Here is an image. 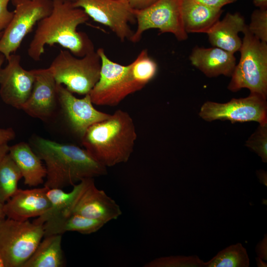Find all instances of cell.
Masks as SVG:
<instances>
[{
    "label": "cell",
    "mask_w": 267,
    "mask_h": 267,
    "mask_svg": "<svg viewBox=\"0 0 267 267\" xmlns=\"http://www.w3.org/2000/svg\"><path fill=\"white\" fill-rule=\"evenodd\" d=\"M9 146L7 143L0 144V163L5 155L8 153Z\"/></svg>",
    "instance_id": "836d02e7"
},
{
    "label": "cell",
    "mask_w": 267,
    "mask_h": 267,
    "mask_svg": "<svg viewBox=\"0 0 267 267\" xmlns=\"http://www.w3.org/2000/svg\"><path fill=\"white\" fill-rule=\"evenodd\" d=\"M5 59V58L3 54L0 53V69L1 68V65H2Z\"/></svg>",
    "instance_id": "f35d334b"
},
{
    "label": "cell",
    "mask_w": 267,
    "mask_h": 267,
    "mask_svg": "<svg viewBox=\"0 0 267 267\" xmlns=\"http://www.w3.org/2000/svg\"><path fill=\"white\" fill-rule=\"evenodd\" d=\"M49 188L18 189L4 204L5 217L19 221L39 217L50 206L46 192Z\"/></svg>",
    "instance_id": "2e32d148"
},
{
    "label": "cell",
    "mask_w": 267,
    "mask_h": 267,
    "mask_svg": "<svg viewBox=\"0 0 267 267\" xmlns=\"http://www.w3.org/2000/svg\"><path fill=\"white\" fill-rule=\"evenodd\" d=\"M182 0H158L149 7L134 10L137 28L130 41L138 42L146 31L158 29L160 34H172L179 41L186 40L185 32L181 14Z\"/></svg>",
    "instance_id": "ba28073f"
},
{
    "label": "cell",
    "mask_w": 267,
    "mask_h": 267,
    "mask_svg": "<svg viewBox=\"0 0 267 267\" xmlns=\"http://www.w3.org/2000/svg\"><path fill=\"white\" fill-rule=\"evenodd\" d=\"M8 153L20 171L25 184L37 186L44 182L45 167L27 143L20 142L9 146Z\"/></svg>",
    "instance_id": "ffe728a7"
},
{
    "label": "cell",
    "mask_w": 267,
    "mask_h": 267,
    "mask_svg": "<svg viewBox=\"0 0 267 267\" xmlns=\"http://www.w3.org/2000/svg\"><path fill=\"white\" fill-rule=\"evenodd\" d=\"M73 4L94 21L108 27L121 41L130 40L134 32L130 23L135 18L127 0H76Z\"/></svg>",
    "instance_id": "8fae6325"
},
{
    "label": "cell",
    "mask_w": 267,
    "mask_h": 267,
    "mask_svg": "<svg viewBox=\"0 0 267 267\" xmlns=\"http://www.w3.org/2000/svg\"><path fill=\"white\" fill-rule=\"evenodd\" d=\"M48 68L57 84L65 86L72 93L85 95L99 80L101 60L95 50L82 57L67 49L60 50Z\"/></svg>",
    "instance_id": "5b68a950"
},
{
    "label": "cell",
    "mask_w": 267,
    "mask_h": 267,
    "mask_svg": "<svg viewBox=\"0 0 267 267\" xmlns=\"http://www.w3.org/2000/svg\"><path fill=\"white\" fill-rule=\"evenodd\" d=\"M136 138L132 118L128 112L119 109L90 126L81 140L85 149L107 168L128 161Z\"/></svg>",
    "instance_id": "3957f363"
},
{
    "label": "cell",
    "mask_w": 267,
    "mask_h": 267,
    "mask_svg": "<svg viewBox=\"0 0 267 267\" xmlns=\"http://www.w3.org/2000/svg\"><path fill=\"white\" fill-rule=\"evenodd\" d=\"M23 267H62L65 260L62 249V235L44 236Z\"/></svg>",
    "instance_id": "7402d4cb"
},
{
    "label": "cell",
    "mask_w": 267,
    "mask_h": 267,
    "mask_svg": "<svg viewBox=\"0 0 267 267\" xmlns=\"http://www.w3.org/2000/svg\"><path fill=\"white\" fill-rule=\"evenodd\" d=\"M257 175L261 183L264 185H267V173L265 171L260 170L257 171Z\"/></svg>",
    "instance_id": "e575fe53"
},
{
    "label": "cell",
    "mask_w": 267,
    "mask_h": 267,
    "mask_svg": "<svg viewBox=\"0 0 267 267\" xmlns=\"http://www.w3.org/2000/svg\"><path fill=\"white\" fill-rule=\"evenodd\" d=\"M34 150L45 165L44 186L60 188L74 185L82 179L107 174V168L85 149L74 144H62L37 136Z\"/></svg>",
    "instance_id": "7a4b0ae2"
},
{
    "label": "cell",
    "mask_w": 267,
    "mask_h": 267,
    "mask_svg": "<svg viewBox=\"0 0 267 267\" xmlns=\"http://www.w3.org/2000/svg\"><path fill=\"white\" fill-rule=\"evenodd\" d=\"M21 57L11 54L5 67L0 69V96L6 104L18 109L29 97L34 85L33 69L26 70L20 64Z\"/></svg>",
    "instance_id": "4fadbf2b"
},
{
    "label": "cell",
    "mask_w": 267,
    "mask_h": 267,
    "mask_svg": "<svg viewBox=\"0 0 267 267\" xmlns=\"http://www.w3.org/2000/svg\"><path fill=\"white\" fill-rule=\"evenodd\" d=\"M249 31L261 41L267 43V8H258L252 13Z\"/></svg>",
    "instance_id": "83f0119b"
},
{
    "label": "cell",
    "mask_w": 267,
    "mask_h": 267,
    "mask_svg": "<svg viewBox=\"0 0 267 267\" xmlns=\"http://www.w3.org/2000/svg\"><path fill=\"white\" fill-rule=\"evenodd\" d=\"M10 0H0V32L6 28L13 15V11H10L7 8Z\"/></svg>",
    "instance_id": "f1b7e54d"
},
{
    "label": "cell",
    "mask_w": 267,
    "mask_h": 267,
    "mask_svg": "<svg viewBox=\"0 0 267 267\" xmlns=\"http://www.w3.org/2000/svg\"><path fill=\"white\" fill-rule=\"evenodd\" d=\"M0 267H5V263L3 259L0 255Z\"/></svg>",
    "instance_id": "ab89813d"
},
{
    "label": "cell",
    "mask_w": 267,
    "mask_h": 267,
    "mask_svg": "<svg viewBox=\"0 0 267 267\" xmlns=\"http://www.w3.org/2000/svg\"><path fill=\"white\" fill-rule=\"evenodd\" d=\"M158 66L144 49L125 70L100 92L90 95L93 104L115 106L129 95L143 89L156 75Z\"/></svg>",
    "instance_id": "52a82bcc"
},
{
    "label": "cell",
    "mask_w": 267,
    "mask_h": 267,
    "mask_svg": "<svg viewBox=\"0 0 267 267\" xmlns=\"http://www.w3.org/2000/svg\"><path fill=\"white\" fill-rule=\"evenodd\" d=\"M144 267H205V262L197 255H175L156 258Z\"/></svg>",
    "instance_id": "484cf974"
},
{
    "label": "cell",
    "mask_w": 267,
    "mask_h": 267,
    "mask_svg": "<svg viewBox=\"0 0 267 267\" xmlns=\"http://www.w3.org/2000/svg\"><path fill=\"white\" fill-rule=\"evenodd\" d=\"M223 12L196 0H182L181 14L183 27L188 33H207L220 20Z\"/></svg>",
    "instance_id": "d6986e66"
},
{
    "label": "cell",
    "mask_w": 267,
    "mask_h": 267,
    "mask_svg": "<svg viewBox=\"0 0 267 267\" xmlns=\"http://www.w3.org/2000/svg\"><path fill=\"white\" fill-rule=\"evenodd\" d=\"M82 184L81 181L73 185L69 192H64L60 188H48L46 194L50 203L49 209L33 222L43 224L51 218L59 214H68L79 193Z\"/></svg>",
    "instance_id": "603a6c76"
},
{
    "label": "cell",
    "mask_w": 267,
    "mask_h": 267,
    "mask_svg": "<svg viewBox=\"0 0 267 267\" xmlns=\"http://www.w3.org/2000/svg\"><path fill=\"white\" fill-rule=\"evenodd\" d=\"M130 6L134 10L147 8L158 0H127Z\"/></svg>",
    "instance_id": "1f68e13d"
},
{
    "label": "cell",
    "mask_w": 267,
    "mask_h": 267,
    "mask_svg": "<svg viewBox=\"0 0 267 267\" xmlns=\"http://www.w3.org/2000/svg\"><path fill=\"white\" fill-rule=\"evenodd\" d=\"M50 13L37 23V27L28 48V55L39 61L44 52L45 45L57 44L74 55L82 57L94 50L88 36L77 31V27L85 23L89 17L85 11L74 6L65 0H52Z\"/></svg>",
    "instance_id": "6da1fadb"
},
{
    "label": "cell",
    "mask_w": 267,
    "mask_h": 267,
    "mask_svg": "<svg viewBox=\"0 0 267 267\" xmlns=\"http://www.w3.org/2000/svg\"><path fill=\"white\" fill-rule=\"evenodd\" d=\"M253 3L259 8H267V0H253Z\"/></svg>",
    "instance_id": "d590c367"
},
{
    "label": "cell",
    "mask_w": 267,
    "mask_h": 267,
    "mask_svg": "<svg viewBox=\"0 0 267 267\" xmlns=\"http://www.w3.org/2000/svg\"><path fill=\"white\" fill-rule=\"evenodd\" d=\"M3 32V31L0 32V39L1 38V37L2 35Z\"/></svg>",
    "instance_id": "b9f144b4"
},
{
    "label": "cell",
    "mask_w": 267,
    "mask_h": 267,
    "mask_svg": "<svg viewBox=\"0 0 267 267\" xmlns=\"http://www.w3.org/2000/svg\"><path fill=\"white\" fill-rule=\"evenodd\" d=\"M4 204L0 201V220L5 218V215L4 212Z\"/></svg>",
    "instance_id": "74e56055"
},
{
    "label": "cell",
    "mask_w": 267,
    "mask_h": 267,
    "mask_svg": "<svg viewBox=\"0 0 267 267\" xmlns=\"http://www.w3.org/2000/svg\"><path fill=\"white\" fill-rule=\"evenodd\" d=\"M67 0V1H70V2H71L72 3L74 2L76 0Z\"/></svg>",
    "instance_id": "60d3db41"
},
{
    "label": "cell",
    "mask_w": 267,
    "mask_h": 267,
    "mask_svg": "<svg viewBox=\"0 0 267 267\" xmlns=\"http://www.w3.org/2000/svg\"><path fill=\"white\" fill-rule=\"evenodd\" d=\"M256 253L259 258L267 261V235L265 234L263 239L257 244L255 248Z\"/></svg>",
    "instance_id": "f546056e"
},
{
    "label": "cell",
    "mask_w": 267,
    "mask_h": 267,
    "mask_svg": "<svg viewBox=\"0 0 267 267\" xmlns=\"http://www.w3.org/2000/svg\"><path fill=\"white\" fill-rule=\"evenodd\" d=\"M33 71V89L21 109L33 118L47 120L53 116L58 102L57 84L48 67Z\"/></svg>",
    "instance_id": "9a60e30c"
},
{
    "label": "cell",
    "mask_w": 267,
    "mask_h": 267,
    "mask_svg": "<svg viewBox=\"0 0 267 267\" xmlns=\"http://www.w3.org/2000/svg\"><path fill=\"white\" fill-rule=\"evenodd\" d=\"M80 181L81 188L68 213L77 214L105 223L122 215L121 208L116 201L96 187L94 178H85Z\"/></svg>",
    "instance_id": "7c38bea8"
},
{
    "label": "cell",
    "mask_w": 267,
    "mask_h": 267,
    "mask_svg": "<svg viewBox=\"0 0 267 267\" xmlns=\"http://www.w3.org/2000/svg\"><path fill=\"white\" fill-rule=\"evenodd\" d=\"M246 146L254 151L264 163L267 162V123L260 124L246 141Z\"/></svg>",
    "instance_id": "4316f807"
},
{
    "label": "cell",
    "mask_w": 267,
    "mask_h": 267,
    "mask_svg": "<svg viewBox=\"0 0 267 267\" xmlns=\"http://www.w3.org/2000/svg\"><path fill=\"white\" fill-rule=\"evenodd\" d=\"M250 259L246 248L240 243L229 245L220 251L205 267H248Z\"/></svg>",
    "instance_id": "cb8c5ba5"
},
{
    "label": "cell",
    "mask_w": 267,
    "mask_h": 267,
    "mask_svg": "<svg viewBox=\"0 0 267 267\" xmlns=\"http://www.w3.org/2000/svg\"><path fill=\"white\" fill-rule=\"evenodd\" d=\"M15 9L0 39V53L6 60L19 47L24 38L37 23L48 15L52 0H19L13 3Z\"/></svg>",
    "instance_id": "9c48e42d"
},
{
    "label": "cell",
    "mask_w": 267,
    "mask_h": 267,
    "mask_svg": "<svg viewBox=\"0 0 267 267\" xmlns=\"http://www.w3.org/2000/svg\"><path fill=\"white\" fill-rule=\"evenodd\" d=\"M57 92L58 103L70 128L81 138L90 126L110 115L95 108L89 93L78 98L60 84L57 85Z\"/></svg>",
    "instance_id": "5bb4252c"
},
{
    "label": "cell",
    "mask_w": 267,
    "mask_h": 267,
    "mask_svg": "<svg viewBox=\"0 0 267 267\" xmlns=\"http://www.w3.org/2000/svg\"><path fill=\"white\" fill-rule=\"evenodd\" d=\"M191 63L208 77L221 75L231 77L236 65L233 53L213 46H196L189 56Z\"/></svg>",
    "instance_id": "e0dca14e"
},
{
    "label": "cell",
    "mask_w": 267,
    "mask_h": 267,
    "mask_svg": "<svg viewBox=\"0 0 267 267\" xmlns=\"http://www.w3.org/2000/svg\"><path fill=\"white\" fill-rule=\"evenodd\" d=\"M245 19L238 12L227 13L206 33L210 44L215 47L234 54L239 51L242 40L239 36L246 27Z\"/></svg>",
    "instance_id": "ac0fdd59"
},
{
    "label": "cell",
    "mask_w": 267,
    "mask_h": 267,
    "mask_svg": "<svg viewBox=\"0 0 267 267\" xmlns=\"http://www.w3.org/2000/svg\"><path fill=\"white\" fill-rule=\"evenodd\" d=\"M256 262L257 267H267V264L265 262V261L262 260L259 257H257L256 258Z\"/></svg>",
    "instance_id": "8d00e7d4"
},
{
    "label": "cell",
    "mask_w": 267,
    "mask_h": 267,
    "mask_svg": "<svg viewBox=\"0 0 267 267\" xmlns=\"http://www.w3.org/2000/svg\"><path fill=\"white\" fill-rule=\"evenodd\" d=\"M199 115L208 122L221 120L232 123L254 121L264 124L267 123L266 99L250 93L246 97L232 98L225 103L207 101L201 106Z\"/></svg>",
    "instance_id": "30bf717a"
},
{
    "label": "cell",
    "mask_w": 267,
    "mask_h": 267,
    "mask_svg": "<svg viewBox=\"0 0 267 267\" xmlns=\"http://www.w3.org/2000/svg\"><path fill=\"white\" fill-rule=\"evenodd\" d=\"M242 33L240 58L227 88L234 92L246 88L250 93L267 99V43L254 36L248 30L247 25Z\"/></svg>",
    "instance_id": "277c9868"
},
{
    "label": "cell",
    "mask_w": 267,
    "mask_h": 267,
    "mask_svg": "<svg viewBox=\"0 0 267 267\" xmlns=\"http://www.w3.org/2000/svg\"><path fill=\"white\" fill-rule=\"evenodd\" d=\"M15 136V133L12 128H0V144L7 143L8 141L13 139Z\"/></svg>",
    "instance_id": "d6a6232c"
},
{
    "label": "cell",
    "mask_w": 267,
    "mask_h": 267,
    "mask_svg": "<svg viewBox=\"0 0 267 267\" xmlns=\"http://www.w3.org/2000/svg\"><path fill=\"white\" fill-rule=\"evenodd\" d=\"M105 224L103 222L77 214H59L48 219L43 224L44 236L62 235L68 231L89 234L97 231Z\"/></svg>",
    "instance_id": "44dd1931"
},
{
    "label": "cell",
    "mask_w": 267,
    "mask_h": 267,
    "mask_svg": "<svg viewBox=\"0 0 267 267\" xmlns=\"http://www.w3.org/2000/svg\"><path fill=\"white\" fill-rule=\"evenodd\" d=\"M22 178L20 171L9 153L0 163V201L5 203L17 190Z\"/></svg>",
    "instance_id": "d4e9b609"
},
{
    "label": "cell",
    "mask_w": 267,
    "mask_h": 267,
    "mask_svg": "<svg viewBox=\"0 0 267 267\" xmlns=\"http://www.w3.org/2000/svg\"><path fill=\"white\" fill-rule=\"evenodd\" d=\"M196 1L209 6L222 9L223 6L228 4L233 3L237 0H196Z\"/></svg>",
    "instance_id": "4dcf8cb0"
},
{
    "label": "cell",
    "mask_w": 267,
    "mask_h": 267,
    "mask_svg": "<svg viewBox=\"0 0 267 267\" xmlns=\"http://www.w3.org/2000/svg\"><path fill=\"white\" fill-rule=\"evenodd\" d=\"M43 237V224L8 218L0 220V255L5 267H23Z\"/></svg>",
    "instance_id": "8992f818"
},
{
    "label": "cell",
    "mask_w": 267,
    "mask_h": 267,
    "mask_svg": "<svg viewBox=\"0 0 267 267\" xmlns=\"http://www.w3.org/2000/svg\"><path fill=\"white\" fill-rule=\"evenodd\" d=\"M12 0V3H14V2H16V1H18L19 0Z\"/></svg>",
    "instance_id": "7bdbcfd3"
}]
</instances>
